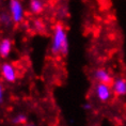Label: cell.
Wrapping results in <instances>:
<instances>
[{
	"label": "cell",
	"mask_w": 126,
	"mask_h": 126,
	"mask_svg": "<svg viewBox=\"0 0 126 126\" xmlns=\"http://www.w3.org/2000/svg\"><path fill=\"white\" fill-rule=\"evenodd\" d=\"M52 52L55 55H66L67 52V42H66V34L64 32V28L62 24H58L56 26L55 32V41H53Z\"/></svg>",
	"instance_id": "6da1fadb"
},
{
	"label": "cell",
	"mask_w": 126,
	"mask_h": 126,
	"mask_svg": "<svg viewBox=\"0 0 126 126\" xmlns=\"http://www.w3.org/2000/svg\"><path fill=\"white\" fill-rule=\"evenodd\" d=\"M112 88L109 86L103 83H98L96 86V95L98 97V99L103 103H106L110 99V97L112 95Z\"/></svg>",
	"instance_id": "7a4b0ae2"
},
{
	"label": "cell",
	"mask_w": 126,
	"mask_h": 126,
	"mask_svg": "<svg viewBox=\"0 0 126 126\" xmlns=\"http://www.w3.org/2000/svg\"><path fill=\"white\" fill-rule=\"evenodd\" d=\"M112 92L115 96H125L126 95V78L118 77L113 80Z\"/></svg>",
	"instance_id": "3957f363"
},
{
	"label": "cell",
	"mask_w": 126,
	"mask_h": 126,
	"mask_svg": "<svg viewBox=\"0 0 126 126\" xmlns=\"http://www.w3.org/2000/svg\"><path fill=\"white\" fill-rule=\"evenodd\" d=\"M94 76H95V79L98 81V83H103V84H106V86L112 87L113 80L114 79L111 77V75L105 68H98V70H96Z\"/></svg>",
	"instance_id": "277c9868"
},
{
	"label": "cell",
	"mask_w": 126,
	"mask_h": 126,
	"mask_svg": "<svg viewBox=\"0 0 126 126\" xmlns=\"http://www.w3.org/2000/svg\"><path fill=\"white\" fill-rule=\"evenodd\" d=\"M2 74H3L4 78L11 82H14L15 81V72L13 70V67L11 66V64H8L5 63L2 66Z\"/></svg>",
	"instance_id": "5b68a950"
},
{
	"label": "cell",
	"mask_w": 126,
	"mask_h": 126,
	"mask_svg": "<svg viewBox=\"0 0 126 126\" xmlns=\"http://www.w3.org/2000/svg\"><path fill=\"white\" fill-rule=\"evenodd\" d=\"M12 8V14H13V19L15 23H18L21 18V7L18 1H12L11 2Z\"/></svg>",
	"instance_id": "8992f818"
},
{
	"label": "cell",
	"mask_w": 126,
	"mask_h": 126,
	"mask_svg": "<svg viewBox=\"0 0 126 126\" xmlns=\"http://www.w3.org/2000/svg\"><path fill=\"white\" fill-rule=\"evenodd\" d=\"M11 50V42L9 40H3L0 44V56L2 58H5Z\"/></svg>",
	"instance_id": "52a82bcc"
},
{
	"label": "cell",
	"mask_w": 126,
	"mask_h": 126,
	"mask_svg": "<svg viewBox=\"0 0 126 126\" xmlns=\"http://www.w3.org/2000/svg\"><path fill=\"white\" fill-rule=\"evenodd\" d=\"M31 10L35 14H40L43 11V5L39 1H32L31 2Z\"/></svg>",
	"instance_id": "ba28073f"
},
{
	"label": "cell",
	"mask_w": 126,
	"mask_h": 126,
	"mask_svg": "<svg viewBox=\"0 0 126 126\" xmlns=\"http://www.w3.org/2000/svg\"><path fill=\"white\" fill-rule=\"evenodd\" d=\"M27 121V119H26V116H24V115H20V116H18V118L15 120V123H17V124H24L25 125V123H26Z\"/></svg>",
	"instance_id": "9c48e42d"
},
{
	"label": "cell",
	"mask_w": 126,
	"mask_h": 126,
	"mask_svg": "<svg viewBox=\"0 0 126 126\" xmlns=\"http://www.w3.org/2000/svg\"><path fill=\"white\" fill-rule=\"evenodd\" d=\"M1 98H2V91H1V87H0V102H1Z\"/></svg>",
	"instance_id": "30bf717a"
},
{
	"label": "cell",
	"mask_w": 126,
	"mask_h": 126,
	"mask_svg": "<svg viewBox=\"0 0 126 126\" xmlns=\"http://www.w3.org/2000/svg\"><path fill=\"white\" fill-rule=\"evenodd\" d=\"M24 126H33V125H24Z\"/></svg>",
	"instance_id": "8fae6325"
}]
</instances>
